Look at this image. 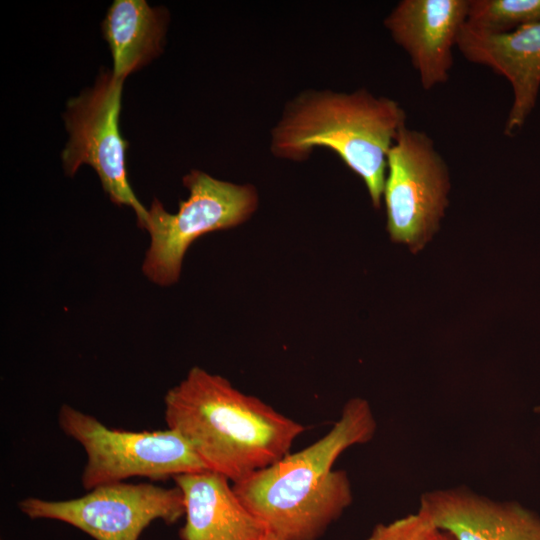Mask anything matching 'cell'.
Returning <instances> with one entry per match:
<instances>
[{
    "mask_svg": "<svg viewBox=\"0 0 540 540\" xmlns=\"http://www.w3.org/2000/svg\"><path fill=\"white\" fill-rule=\"evenodd\" d=\"M376 420L367 400L352 398L323 437L232 487L279 540H318L351 505L350 479L333 468L348 448L370 441Z\"/></svg>",
    "mask_w": 540,
    "mask_h": 540,
    "instance_id": "1",
    "label": "cell"
},
{
    "mask_svg": "<svg viewBox=\"0 0 540 540\" xmlns=\"http://www.w3.org/2000/svg\"><path fill=\"white\" fill-rule=\"evenodd\" d=\"M167 428L207 470L236 483L287 454L305 427L229 380L194 366L164 397Z\"/></svg>",
    "mask_w": 540,
    "mask_h": 540,
    "instance_id": "2",
    "label": "cell"
},
{
    "mask_svg": "<svg viewBox=\"0 0 540 540\" xmlns=\"http://www.w3.org/2000/svg\"><path fill=\"white\" fill-rule=\"evenodd\" d=\"M407 115L394 99L366 89L305 91L291 100L271 132L277 158L302 161L328 148L364 182L371 202L383 198L387 158Z\"/></svg>",
    "mask_w": 540,
    "mask_h": 540,
    "instance_id": "3",
    "label": "cell"
},
{
    "mask_svg": "<svg viewBox=\"0 0 540 540\" xmlns=\"http://www.w3.org/2000/svg\"><path fill=\"white\" fill-rule=\"evenodd\" d=\"M188 198L169 213L154 199L144 229L150 234L142 271L153 283L169 286L180 277L184 255L201 236L233 228L247 221L258 207V193L250 184H235L192 170L184 176Z\"/></svg>",
    "mask_w": 540,
    "mask_h": 540,
    "instance_id": "4",
    "label": "cell"
},
{
    "mask_svg": "<svg viewBox=\"0 0 540 540\" xmlns=\"http://www.w3.org/2000/svg\"><path fill=\"white\" fill-rule=\"evenodd\" d=\"M58 424L87 455L81 475L87 491L131 477L166 480L207 470L191 445L169 428L137 432L111 429L68 404L60 407Z\"/></svg>",
    "mask_w": 540,
    "mask_h": 540,
    "instance_id": "5",
    "label": "cell"
},
{
    "mask_svg": "<svg viewBox=\"0 0 540 540\" xmlns=\"http://www.w3.org/2000/svg\"><path fill=\"white\" fill-rule=\"evenodd\" d=\"M448 165L423 131L402 127L387 158L383 192L391 240L417 252L439 229L448 206Z\"/></svg>",
    "mask_w": 540,
    "mask_h": 540,
    "instance_id": "6",
    "label": "cell"
},
{
    "mask_svg": "<svg viewBox=\"0 0 540 540\" xmlns=\"http://www.w3.org/2000/svg\"><path fill=\"white\" fill-rule=\"evenodd\" d=\"M18 507L30 519L61 521L95 540H138L153 521L173 524L185 514L178 486L124 481L97 486L69 500L27 497Z\"/></svg>",
    "mask_w": 540,
    "mask_h": 540,
    "instance_id": "7",
    "label": "cell"
},
{
    "mask_svg": "<svg viewBox=\"0 0 540 540\" xmlns=\"http://www.w3.org/2000/svg\"><path fill=\"white\" fill-rule=\"evenodd\" d=\"M123 81L112 71H102L92 88L68 101L63 117L69 140L62 152V162L70 176L82 164L90 165L110 200L118 206L132 208L144 229L148 210L128 182L125 160L128 143L119 130Z\"/></svg>",
    "mask_w": 540,
    "mask_h": 540,
    "instance_id": "8",
    "label": "cell"
},
{
    "mask_svg": "<svg viewBox=\"0 0 540 540\" xmlns=\"http://www.w3.org/2000/svg\"><path fill=\"white\" fill-rule=\"evenodd\" d=\"M468 8L469 0H402L385 18L386 29L410 57L424 90L449 80Z\"/></svg>",
    "mask_w": 540,
    "mask_h": 540,
    "instance_id": "9",
    "label": "cell"
},
{
    "mask_svg": "<svg viewBox=\"0 0 540 540\" xmlns=\"http://www.w3.org/2000/svg\"><path fill=\"white\" fill-rule=\"evenodd\" d=\"M469 62L505 77L513 102L504 134L513 136L535 107L540 88V21L503 34L481 33L464 25L456 46Z\"/></svg>",
    "mask_w": 540,
    "mask_h": 540,
    "instance_id": "10",
    "label": "cell"
},
{
    "mask_svg": "<svg viewBox=\"0 0 540 540\" xmlns=\"http://www.w3.org/2000/svg\"><path fill=\"white\" fill-rule=\"evenodd\" d=\"M419 511L453 540H540V517L463 488L424 493Z\"/></svg>",
    "mask_w": 540,
    "mask_h": 540,
    "instance_id": "11",
    "label": "cell"
},
{
    "mask_svg": "<svg viewBox=\"0 0 540 540\" xmlns=\"http://www.w3.org/2000/svg\"><path fill=\"white\" fill-rule=\"evenodd\" d=\"M173 480L184 497L181 540H266V526L241 502L224 476L206 470Z\"/></svg>",
    "mask_w": 540,
    "mask_h": 540,
    "instance_id": "12",
    "label": "cell"
},
{
    "mask_svg": "<svg viewBox=\"0 0 540 540\" xmlns=\"http://www.w3.org/2000/svg\"><path fill=\"white\" fill-rule=\"evenodd\" d=\"M168 13L144 0H116L102 22L113 57L112 73L124 80L163 50Z\"/></svg>",
    "mask_w": 540,
    "mask_h": 540,
    "instance_id": "13",
    "label": "cell"
},
{
    "mask_svg": "<svg viewBox=\"0 0 540 540\" xmlns=\"http://www.w3.org/2000/svg\"><path fill=\"white\" fill-rule=\"evenodd\" d=\"M540 21V0H469L465 25L487 34L509 33Z\"/></svg>",
    "mask_w": 540,
    "mask_h": 540,
    "instance_id": "14",
    "label": "cell"
},
{
    "mask_svg": "<svg viewBox=\"0 0 540 540\" xmlns=\"http://www.w3.org/2000/svg\"><path fill=\"white\" fill-rule=\"evenodd\" d=\"M445 534L421 511L375 526L365 540H444Z\"/></svg>",
    "mask_w": 540,
    "mask_h": 540,
    "instance_id": "15",
    "label": "cell"
},
{
    "mask_svg": "<svg viewBox=\"0 0 540 540\" xmlns=\"http://www.w3.org/2000/svg\"><path fill=\"white\" fill-rule=\"evenodd\" d=\"M266 540H279V539L276 538V537H275L274 535H272L271 533H268Z\"/></svg>",
    "mask_w": 540,
    "mask_h": 540,
    "instance_id": "16",
    "label": "cell"
},
{
    "mask_svg": "<svg viewBox=\"0 0 540 540\" xmlns=\"http://www.w3.org/2000/svg\"><path fill=\"white\" fill-rule=\"evenodd\" d=\"M444 533V532H443ZM445 534V533H444ZM444 540H453L449 535L445 534Z\"/></svg>",
    "mask_w": 540,
    "mask_h": 540,
    "instance_id": "17",
    "label": "cell"
}]
</instances>
